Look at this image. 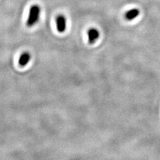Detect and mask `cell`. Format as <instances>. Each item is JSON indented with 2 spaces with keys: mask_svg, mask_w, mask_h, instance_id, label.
I'll return each mask as SVG.
<instances>
[{
  "mask_svg": "<svg viewBox=\"0 0 160 160\" xmlns=\"http://www.w3.org/2000/svg\"><path fill=\"white\" fill-rule=\"evenodd\" d=\"M40 14H41V8L38 5H33L30 8L28 18L27 19L26 25L29 28L35 26L39 20Z\"/></svg>",
  "mask_w": 160,
  "mask_h": 160,
  "instance_id": "1",
  "label": "cell"
},
{
  "mask_svg": "<svg viewBox=\"0 0 160 160\" xmlns=\"http://www.w3.org/2000/svg\"><path fill=\"white\" fill-rule=\"evenodd\" d=\"M56 27L59 33H63L67 28V20L63 15H59L56 18Z\"/></svg>",
  "mask_w": 160,
  "mask_h": 160,
  "instance_id": "2",
  "label": "cell"
},
{
  "mask_svg": "<svg viewBox=\"0 0 160 160\" xmlns=\"http://www.w3.org/2000/svg\"><path fill=\"white\" fill-rule=\"evenodd\" d=\"M88 42L89 44L95 43L99 38V32L96 28H91L88 32Z\"/></svg>",
  "mask_w": 160,
  "mask_h": 160,
  "instance_id": "3",
  "label": "cell"
},
{
  "mask_svg": "<svg viewBox=\"0 0 160 160\" xmlns=\"http://www.w3.org/2000/svg\"><path fill=\"white\" fill-rule=\"evenodd\" d=\"M140 14L139 9L138 8H133L128 10L125 13V18L128 21H132V20L136 19Z\"/></svg>",
  "mask_w": 160,
  "mask_h": 160,
  "instance_id": "4",
  "label": "cell"
},
{
  "mask_svg": "<svg viewBox=\"0 0 160 160\" xmlns=\"http://www.w3.org/2000/svg\"><path fill=\"white\" fill-rule=\"evenodd\" d=\"M31 59V55L29 52H23L19 59V64L20 66L24 67L27 66Z\"/></svg>",
  "mask_w": 160,
  "mask_h": 160,
  "instance_id": "5",
  "label": "cell"
}]
</instances>
